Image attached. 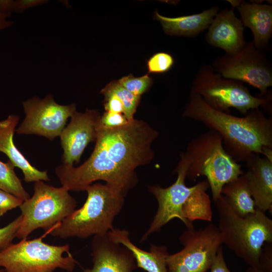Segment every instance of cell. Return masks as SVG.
<instances>
[{
    "label": "cell",
    "instance_id": "obj_5",
    "mask_svg": "<svg viewBox=\"0 0 272 272\" xmlns=\"http://www.w3.org/2000/svg\"><path fill=\"white\" fill-rule=\"evenodd\" d=\"M215 203L223 244L249 266L260 268L263 246L272 243V220L258 209L253 214L241 217L222 195Z\"/></svg>",
    "mask_w": 272,
    "mask_h": 272
},
{
    "label": "cell",
    "instance_id": "obj_22",
    "mask_svg": "<svg viewBox=\"0 0 272 272\" xmlns=\"http://www.w3.org/2000/svg\"><path fill=\"white\" fill-rule=\"evenodd\" d=\"M15 167L9 160L6 163L0 160V189L25 201L30 196L23 187L21 179L16 174Z\"/></svg>",
    "mask_w": 272,
    "mask_h": 272
},
{
    "label": "cell",
    "instance_id": "obj_32",
    "mask_svg": "<svg viewBox=\"0 0 272 272\" xmlns=\"http://www.w3.org/2000/svg\"><path fill=\"white\" fill-rule=\"evenodd\" d=\"M46 0H17L15 1L14 12L22 13L26 10L47 3Z\"/></svg>",
    "mask_w": 272,
    "mask_h": 272
},
{
    "label": "cell",
    "instance_id": "obj_11",
    "mask_svg": "<svg viewBox=\"0 0 272 272\" xmlns=\"http://www.w3.org/2000/svg\"><path fill=\"white\" fill-rule=\"evenodd\" d=\"M214 70L222 77L246 83L258 89L259 97H266L272 86V70L264 50L258 49L253 41L246 43L237 53L225 54L215 58Z\"/></svg>",
    "mask_w": 272,
    "mask_h": 272
},
{
    "label": "cell",
    "instance_id": "obj_14",
    "mask_svg": "<svg viewBox=\"0 0 272 272\" xmlns=\"http://www.w3.org/2000/svg\"><path fill=\"white\" fill-rule=\"evenodd\" d=\"M91 249L93 266L82 272H134L137 267L131 251L108 233L94 236Z\"/></svg>",
    "mask_w": 272,
    "mask_h": 272
},
{
    "label": "cell",
    "instance_id": "obj_9",
    "mask_svg": "<svg viewBox=\"0 0 272 272\" xmlns=\"http://www.w3.org/2000/svg\"><path fill=\"white\" fill-rule=\"evenodd\" d=\"M31 197L20 206L22 220L16 237L27 239L34 231L45 232L70 216L76 209L77 201L64 187L49 185L43 181L34 182Z\"/></svg>",
    "mask_w": 272,
    "mask_h": 272
},
{
    "label": "cell",
    "instance_id": "obj_3",
    "mask_svg": "<svg viewBox=\"0 0 272 272\" xmlns=\"http://www.w3.org/2000/svg\"><path fill=\"white\" fill-rule=\"evenodd\" d=\"M189 160L186 153L182 152L174 170L177 174L175 181L167 187L159 185L148 186L156 198L158 207L156 213L141 242L145 241L152 234L159 232L171 220L178 219L187 229L194 228L196 220L210 222L213 211L210 197L207 193L209 185L207 180L188 187L186 185Z\"/></svg>",
    "mask_w": 272,
    "mask_h": 272
},
{
    "label": "cell",
    "instance_id": "obj_20",
    "mask_svg": "<svg viewBox=\"0 0 272 272\" xmlns=\"http://www.w3.org/2000/svg\"><path fill=\"white\" fill-rule=\"evenodd\" d=\"M219 9L218 6H213L199 13L174 18L163 16L156 11L154 18L167 35L193 37L208 29Z\"/></svg>",
    "mask_w": 272,
    "mask_h": 272
},
{
    "label": "cell",
    "instance_id": "obj_10",
    "mask_svg": "<svg viewBox=\"0 0 272 272\" xmlns=\"http://www.w3.org/2000/svg\"><path fill=\"white\" fill-rule=\"evenodd\" d=\"M179 240L183 248L167 256L168 272H207L223 244L218 228L212 223L198 230L187 229Z\"/></svg>",
    "mask_w": 272,
    "mask_h": 272
},
{
    "label": "cell",
    "instance_id": "obj_27",
    "mask_svg": "<svg viewBox=\"0 0 272 272\" xmlns=\"http://www.w3.org/2000/svg\"><path fill=\"white\" fill-rule=\"evenodd\" d=\"M130 121L123 113L105 111L101 116L100 125L106 128H116L126 125Z\"/></svg>",
    "mask_w": 272,
    "mask_h": 272
},
{
    "label": "cell",
    "instance_id": "obj_8",
    "mask_svg": "<svg viewBox=\"0 0 272 272\" xmlns=\"http://www.w3.org/2000/svg\"><path fill=\"white\" fill-rule=\"evenodd\" d=\"M191 91L213 108L227 113H230L231 108H235L243 115L259 107L271 108V95L254 96L243 83L225 78L206 64L200 66L195 75Z\"/></svg>",
    "mask_w": 272,
    "mask_h": 272
},
{
    "label": "cell",
    "instance_id": "obj_6",
    "mask_svg": "<svg viewBox=\"0 0 272 272\" xmlns=\"http://www.w3.org/2000/svg\"><path fill=\"white\" fill-rule=\"evenodd\" d=\"M185 153L189 160L187 177L195 181L200 176L206 177L215 202L225 184L244 173L241 165L226 151L221 135L214 130L191 140Z\"/></svg>",
    "mask_w": 272,
    "mask_h": 272
},
{
    "label": "cell",
    "instance_id": "obj_21",
    "mask_svg": "<svg viewBox=\"0 0 272 272\" xmlns=\"http://www.w3.org/2000/svg\"><path fill=\"white\" fill-rule=\"evenodd\" d=\"M221 195L241 217L253 214L256 211L244 173L225 184L222 189Z\"/></svg>",
    "mask_w": 272,
    "mask_h": 272
},
{
    "label": "cell",
    "instance_id": "obj_26",
    "mask_svg": "<svg viewBox=\"0 0 272 272\" xmlns=\"http://www.w3.org/2000/svg\"><path fill=\"white\" fill-rule=\"evenodd\" d=\"M22 220L21 214L7 226L0 228V251L6 248L16 237V234ZM0 272H5L0 268Z\"/></svg>",
    "mask_w": 272,
    "mask_h": 272
},
{
    "label": "cell",
    "instance_id": "obj_35",
    "mask_svg": "<svg viewBox=\"0 0 272 272\" xmlns=\"http://www.w3.org/2000/svg\"><path fill=\"white\" fill-rule=\"evenodd\" d=\"M246 272H268L260 268L249 266Z\"/></svg>",
    "mask_w": 272,
    "mask_h": 272
},
{
    "label": "cell",
    "instance_id": "obj_24",
    "mask_svg": "<svg viewBox=\"0 0 272 272\" xmlns=\"http://www.w3.org/2000/svg\"><path fill=\"white\" fill-rule=\"evenodd\" d=\"M117 81L123 88L139 97L147 92L153 83V79L148 74L139 77L130 74Z\"/></svg>",
    "mask_w": 272,
    "mask_h": 272
},
{
    "label": "cell",
    "instance_id": "obj_12",
    "mask_svg": "<svg viewBox=\"0 0 272 272\" xmlns=\"http://www.w3.org/2000/svg\"><path fill=\"white\" fill-rule=\"evenodd\" d=\"M25 117L16 131L36 134L53 140L59 137L69 118L76 111L75 103L61 105L51 94L43 99L34 97L22 102Z\"/></svg>",
    "mask_w": 272,
    "mask_h": 272
},
{
    "label": "cell",
    "instance_id": "obj_34",
    "mask_svg": "<svg viewBox=\"0 0 272 272\" xmlns=\"http://www.w3.org/2000/svg\"><path fill=\"white\" fill-rule=\"evenodd\" d=\"M7 16L0 13V31L11 27L14 24V22L7 20Z\"/></svg>",
    "mask_w": 272,
    "mask_h": 272
},
{
    "label": "cell",
    "instance_id": "obj_13",
    "mask_svg": "<svg viewBox=\"0 0 272 272\" xmlns=\"http://www.w3.org/2000/svg\"><path fill=\"white\" fill-rule=\"evenodd\" d=\"M101 116L94 109H86L84 113L76 111L72 115L59 136L63 150L62 165L73 166L79 162L88 144L96 140Z\"/></svg>",
    "mask_w": 272,
    "mask_h": 272
},
{
    "label": "cell",
    "instance_id": "obj_7",
    "mask_svg": "<svg viewBox=\"0 0 272 272\" xmlns=\"http://www.w3.org/2000/svg\"><path fill=\"white\" fill-rule=\"evenodd\" d=\"M52 229L39 238L22 239L0 251V267L5 272H54L57 269L72 272L78 262L69 245H53L43 241Z\"/></svg>",
    "mask_w": 272,
    "mask_h": 272
},
{
    "label": "cell",
    "instance_id": "obj_17",
    "mask_svg": "<svg viewBox=\"0 0 272 272\" xmlns=\"http://www.w3.org/2000/svg\"><path fill=\"white\" fill-rule=\"evenodd\" d=\"M227 1L239 12L243 26L251 29L255 47L264 50L272 35L271 5L244 1Z\"/></svg>",
    "mask_w": 272,
    "mask_h": 272
},
{
    "label": "cell",
    "instance_id": "obj_31",
    "mask_svg": "<svg viewBox=\"0 0 272 272\" xmlns=\"http://www.w3.org/2000/svg\"><path fill=\"white\" fill-rule=\"evenodd\" d=\"M211 272H231L228 268L225 262L223 246H221L210 269Z\"/></svg>",
    "mask_w": 272,
    "mask_h": 272
},
{
    "label": "cell",
    "instance_id": "obj_29",
    "mask_svg": "<svg viewBox=\"0 0 272 272\" xmlns=\"http://www.w3.org/2000/svg\"><path fill=\"white\" fill-rule=\"evenodd\" d=\"M103 96V105L105 111L124 114L123 104L117 97L112 94H106Z\"/></svg>",
    "mask_w": 272,
    "mask_h": 272
},
{
    "label": "cell",
    "instance_id": "obj_19",
    "mask_svg": "<svg viewBox=\"0 0 272 272\" xmlns=\"http://www.w3.org/2000/svg\"><path fill=\"white\" fill-rule=\"evenodd\" d=\"M113 241L126 247L132 253L137 267L147 272H168L166 259L169 254L165 245L151 244L149 251L143 250L131 241L125 229L113 228L108 233Z\"/></svg>",
    "mask_w": 272,
    "mask_h": 272
},
{
    "label": "cell",
    "instance_id": "obj_16",
    "mask_svg": "<svg viewBox=\"0 0 272 272\" xmlns=\"http://www.w3.org/2000/svg\"><path fill=\"white\" fill-rule=\"evenodd\" d=\"M244 173L257 209L265 212L272 208V160L254 154L245 162Z\"/></svg>",
    "mask_w": 272,
    "mask_h": 272
},
{
    "label": "cell",
    "instance_id": "obj_25",
    "mask_svg": "<svg viewBox=\"0 0 272 272\" xmlns=\"http://www.w3.org/2000/svg\"><path fill=\"white\" fill-rule=\"evenodd\" d=\"M174 63V58L170 54L160 52L149 58L147 61V67L149 73L161 74L169 71Z\"/></svg>",
    "mask_w": 272,
    "mask_h": 272
},
{
    "label": "cell",
    "instance_id": "obj_33",
    "mask_svg": "<svg viewBox=\"0 0 272 272\" xmlns=\"http://www.w3.org/2000/svg\"><path fill=\"white\" fill-rule=\"evenodd\" d=\"M15 1L13 0H0V13L9 17L14 12Z\"/></svg>",
    "mask_w": 272,
    "mask_h": 272
},
{
    "label": "cell",
    "instance_id": "obj_1",
    "mask_svg": "<svg viewBox=\"0 0 272 272\" xmlns=\"http://www.w3.org/2000/svg\"><path fill=\"white\" fill-rule=\"evenodd\" d=\"M158 135L143 120L134 118L116 128H106L100 123L90 157L77 167L61 164L55 174L69 191H85L94 182L103 180L125 196L138 181L136 169L153 160L152 144Z\"/></svg>",
    "mask_w": 272,
    "mask_h": 272
},
{
    "label": "cell",
    "instance_id": "obj_2",
    "mask_svg": "<svg viewBox=\"0 0 272 272\" xmlns=\"http://www.w3.org/2000/svg\"><path fill=\"white\" fill-rule=\"evenodd\" d=\"M182 116L218 132L226 151L238 163L254 154L272 160V118L259 108L238 117L213 108L191 91Z\"/></svg>",
    "mask_w": 272,
    "mask_h": 272
},
{
    "label": "cell",
    "instance_id": "obj_28",
    "mask_svg": "<svg viewBox=\"0 0 272 272\" xmlns=\"http://www.w3.org/2000/svg\"><path fill=\"white\" fill-rule=\"evenodd\" d=\"M23 202L21 198L0 189V218L9 211L20 207Z\"/></svg>",
    "mask_w": 272,
    "mask_h": 272
},
{
    "label": "cell",
    "instance_id": "obj_23",
    "mask_svg": "<svg viewBox=\"0 0 272 272\" xmlns=\"http://www.w3.org/2000/svg\"><path fill=\"white\" fill-rule=\"evenodd\" d=\"M100 93L103 95L112 94L117 97L123 104L125 116L129 120L134 119V114L140 104L141 97L133 95L123 88L117 80L107 84Z\"/></svg>",
    "mask_w": 272,
    "mask_h": 272
},
{
    "label": "cell",
    "instance_id": "obj_15",
    "mask_svg": "<svg viewBox=\"0 0 272 272\" xmlns=\"http://www.w3.org/2000/svg\"><path fill=\"white\" fill-rule=\"evenodd\" d=\"M244 27L234 13V8L225 9L218 12L208 28L206 36L208 43L233 55L246 44L244 38Z\"/></svg>",
    "mask_w": 272,
    "mask_h": 272
},
{
    "label": "cell",
    "instance_id": "obj_18",
    "mask_svg": "<svg viewBox=\"0 0 272 272\" xmlns=\"http://www.w3.org/2000/svg\"><path fill=\"white\" fill-rule=\"evenodd\" d=\"M19 119L18 115L11 114L0 121V152L6 155L14 166L22 171L26 182L49 181L47 171H40L32 166L14 143V134Z\"/></svg>",
    "mask_w": 272,
    "mask_h": 272
},
{
    "label": "cell",
    "instance_id": "obj_4",
    "mask_svg": "<svg viewBox=\"0 0 272 272\" xmlns=\"http://www.w3.org/2000/svg\"><path fill=\"white\" fill-rule=\"evenodd\" d=\"M85 191L87 199L49 233L55 237L87 238L108 233L114 227L115 217L122 210L125 196L106 184L96 183Z\"/></svg>",
    "mask_w": 272,
    "mask_h": 272
},
{
    "label": "cell",
    "instance_id": "obj_30",
    "mask_svg": "<svg viewBox=\"0 0 272 272\" xmlns=\"http://www.w3.org/2000/svg\"><path fill=\"white\" fill-rule=\"evenodd\" d=\"M260 268L272 272V244L265 243L262 248L259 260Z\"/></svg>",
    "mask_w": 272,
    "mask_h": 272
}]
</instances>
